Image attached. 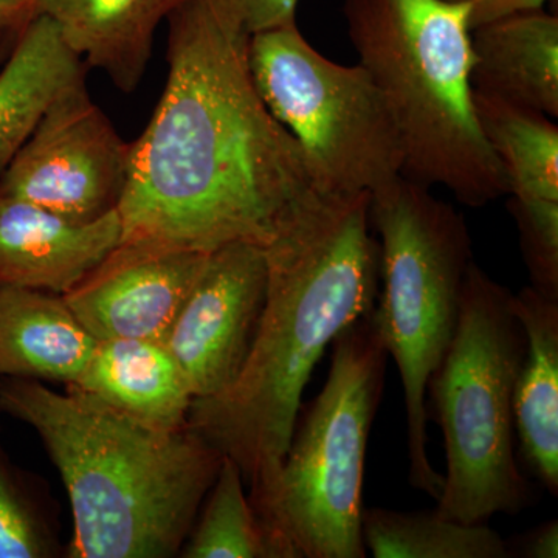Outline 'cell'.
<instances>
[{"label": "cell", "instance_id": "obj_1", "mask_svg": "<svg viewBox=\"0 0 558 558\" xmlns=\"http://www.w3.org/2000/svg\"><path fill=\"white\" fill-rule=\"evenodd\" d=\"M167 86L130 143L121 241L211 253L266 245L312 191L326 189L299 142L260 100L247 33L218 0H180L167 16Z\"/></svg>", "mask_w": 558, "mask_h": 558}, {"label": "cell", "instance_id": "obj_2", "mask_svg": "<svg viewBox=\"0 0 558 558\" xmlns=\"http://www.w3.org/2000/svg\"><path fill=\"white\" fill-rule=\"evenodd\" d=\"M369 202L371 193L318 189L281 219L264 245L266 300L240 376L191 405L189 427L236 462L260 526L312 371L341 330L376 306L380 247Z\"/></svg>", "mask_w": 558, "mask_h": 558}, {"label": "cell", "instance_id": "obj_3", "mask_svg": "<svg viewBox=\"0 0 558 558\" xmlns=\"http://www.w3.org/2000/svg\"><path fill=\"white\" fill-rule=\"evenodd\" d=\"M0 411L35 429L60 472L65 557H179L223 458L194 429L145 427L80 389L13 377H0Z\"/></svg>", "mask_w": 558, "mask_h": 558}, {"label": "cell", "instance_id": "obj_4", "mask_svg": "<svg viewBox=\"0 0 558 558\" xmlns=\"http://www.w3.org/2000/svg\"><path fill=\"white\" fill-rule=\"evenodd\" d=\"M360 64L387 98L402 140V178L484 207L509 194L473 102L468 3L344 0Z\"/></svg>", "mask_w": 558, "mask_h": 558}, {"label": "cell", "instance_id": "obj_5", "mask_svg": "<svg viewBox=\"0 0 558 558\" xmlns=\"http://www.w3.org/2000/svg\"><path fill=\"white\" fill-rule=\"evenodd\" d=\"M513 293L470 264L457 330L429 379L446 444L447 473L435 512L468 524L517 515L531 486L515 454L513 395L526 339Z\"/></svg>", "mask_w": 558, "mask_h": 558}, {"label": "cell", "instance_id": "obj_6", "mask_svg": "<svg viewBox=\"0 0 558 558\" xmlns=\"http://www.w3.org/2000/svg\"><path fill=\"white\" fill-rule=\"evenodd\" d=\"M369 220L384 284L371 318L402 380L410 483L438 499L444 476L428 458L427 391L457 330L472 241L461 213L402 175L371 193Z\"/></svg>", "mask_w": 558, "mask_h": 558}, {"label": "cell", "instance_id": "obj_7", "mask_svg": "<svg viewBox=\"0 0 558 558\" xmlns=\"http://www.w3.org/2000/svg\"><path fill=\"white\" fill-rule=\"evenodd\" d=\"M371 315L333 339L325 387L293 432L263 521L274 558L366 557L363 473L388 357Z\"/></svg>", "mask_w": 558, "mask_h": 558}, {"label": "cell", "instance_id": "obj_8", "mask_svg": "<svg viewBox=\"0 0 558 558\" xmlns=\"http://www.w3.org/2000/svg\"><path fill=\"white\" fill-rule=\"evenodd\" d=\"M248 68L260 100L299 142L326 189L373 193L402 175V140L368 70L318 53L296 22L256 33Z\"/></svg>", "mask_w": 558, "mask_h": 558}, {"label": "cell", "instance_id": "obj_9", "mask_svg": "<svg viewBox=\"0 0 558 558\" xmlns=\"http://www.w3.org/2000/svg\"><path fill=\"white\" fill-rule=\"evenodd\" d=\"M130 170V143L87 94L62 95L0 172V193L61 218L90 223L119 211Z\"/></svg>", "mask_w": 558, "mask_h": 558}, {"label": "cell", "instance_id": "obj_10", "mask_svg": "<svg viewBox=\"0 0 558 558\" xmlns=\"http://www.w3.org/2000/svg\"><path fill=\"white\" fill-rule=\"evenodd\" d=\"M264 247L231 242L213 250L163 341L194 399L218 396L240 376L266 300Z\"/></svg>", "mask_w": 558, "mask_h": 558}, {"label": "cell", "instance_id": "obj_11", "mask_svg": "<svg viewBox=\"0 0 558 558\" xmlns=\"http://www.w3.org/2000/svg\"><path fill=\"white\" fill-rule=\"evenodd\" d=\"M209 253L146 241H120L62 295L97 341L163 343Z\"/></svg>", "mask_w": 558, "mask_h": 558}, {"label": "cell", "instance_id": "obj_12", "mask_svg": "<svg viewBox=\"0 0 558 558\" xmlns=\"http://www.w3.org/2000/svg\"><path fill=\"white\" fill-rule=\"evenodd\" d=\"M120 241L119 211L76 223L0 193V284L65 295Z\"/></svg>", "mask_w": 558, "mask_h": 558}, {"label": "cell", "instance_id": "obj_13", "mask_svg": "<svg viewBox=\"0 0 558 558\" xmlns=\"http://www.w3.org/2000/svg\"><path fill=\"white\" fill-rule=\"evenodd\" d=\"M473 92L558 117V17L523 11L470 32Z\"/></svg>", "mask_w": 558, "mask_h": 558}, {"label": "cell", "instance_id": "obj_14", "mask_svg": "<svg viewBox=\"0 0 558 558\" xmlns=\"http://www.w3.org/2000/svg\"><path fill=\"white\" fill-rule=\"evenodd\" d=\"M121 416L160 432L189 427L194 402L185 374L163 343L98 341L75 385Z\"/></svg>", "mask_w": 558, "mask_h": 558}, {"label": "cell", "instance_id": "obj_15", "mask_svg": "<svg viewBox=\"0 0 558 558\" xmlns=\"http://www.w3.org/2000/svg\"><path fill=\"white\" fill-rule=\"evenodd\" d=\"M180 0H36L86 68L98 69L124 94L137 89L160 22Z\"/></svg>", "mask_w": 558, "mask_h": 558}, {"label": "cell", "instance_id": "obj_16", "mask_svg": "<svg viewBox=\"0 0 558 558\" xmlns=\"http://www.w3.org/2000/svg\"><path fill=\"white\" fill-rule=\"evenodd\" d=\"M97 343L62 295L0 284V377L72 387Z\"/></svg>", "mask_w": 558, "mask_h": 558}, {"label": "cell", "instance_id": "obj_17", "mask_svg": "<svg viewBox=\"0 0 558 558\" xmlns=\"http://www.w3.org/2000/svg\"><path fill=\"white\" fill-rule=\"evenodd\" d=\"M512 307L526 349L513 395L515 436L529 472L558 494V299L527 286Z\"/></svg>", "mask_w": 558, "mask_h": 558}, {"label": "cell", "instance_id": "obj_18", "mask_svg": "<svg viewBox=\"0 0 558 558\" xmlns=\"http://www.w3.org/2000/svg\"><path fill=\"white\" fill-rule=\"evenodd\" d=\"M86 64L46 16L32 21L0 72V172L62 95L84 86Z\"/></svg>", "mask_w": 558, "mask_h": 558}, {"label": "cell", "instance_id": "obj_19", "mask_svg": "<svg viewBox=\"0 0 558 558\" xmlns=\"http://www.w3.org/2000/svg\"><path fill=\"white\" fill-rule=\"evenodd\" d=\"M481 131L501 163L509 194L558 202V128L550 117L473 92Z\"/></svg>", "mask_w": 558, "mask_h": 558}, {"label": "cell", "instance_id": "obj_20", "mask_svg": "<svg viewBox=\"0 0 558 558\" xmlns=\"http://www.w3.org/2000/svg\"><path fill=\"white\" fill-rule=\"evenodd\" d=\"M362 537L376 558H506L508 542L487 523L447 520L435 510L363 509Z\"/></svg>", "mask_w": 558, "mask_h": 558}, {"label": "cell", "instance_id": "obj_21", "mask_svg": "<svg viewBox=\"0 0 558 558\" xmlns=\"http://www.w3.org/2000/svg\"><path fill=\"white\" fill-rule=\"evenodd\" d=\"M183 558H274L266 532L250 505L236 462L223 457L218 476L202 502Z\"/></svg>", "mask_w": 558, "mask_h": 558}, {"label": "cell", "instance_id": "obj_22", "mask_svg": "<svg viewBox=\"0 0 558 558\" xmlns=\"http://www.w3.org/2000/svg\"><path fill=\"white\" fill-rule=\"evenodd\" d=\"M61 550L49 508L0 447V558H53Z\"/></svg>", "mask_w": 558, "mask_h": 558}, {"label": "cell", "instance_id": "obj_23", "mask_svg": "<svg viewBox=\"0 0 558 558\" xmlns=\"http://www.w3.org/2000/svg\"><path fill=\"white\" fill-rule=\"evenodd\" d=\"M509 211L519 227L532 288L558 299V202L512 197Z\"/></svg>", "mask_w": 558, "mask_h": 558}, {"label": "cell", "instance_id": "obj_24", "mask_svg": "<svg viewBox=\"0 0 558 558\" xmlns=\"http://www.w3.org/2000/svg\"><path fill=\"white\" fill-rule=\"evenodd\" d=\"M248 36L295 22L299 0H218Z\"/></svg>", "mask_w": 558, "mask_h": 558}, {"label": "cell", "instance_id": "obj_25", "mask_svg": "<svg viewBox=\"0 0 558 558\" xmlns=\"http://www.w3.org/2000/svg\"><path fill=\"white\" fill-rule=\"evenodd\" d=\"M36 0H0V58L7 60L35 20Z\"/></svg>", "mask_w": 558, "mask_h": 558}, {"label": "cell", "instance_id": "obj_26", "mask_svg": "<svg viewBox=\"0 0 558 558\" xmlns=\"http://www.w3.org/2000/svg\"><path fill=\"white\" fill-rule=\"evenodd\" d=\"M450 2L468 3L470 7V32L487 22L497 21L510 14L523 11L542 10L548 0H450Z\"/></svg>", "mask_w": 558, "mask_h": 558}, {"label": "cell", "instance_id": "obj_27", "mask_svg": "<svg viewBox=\"0 0 558 558\" xmlns=\"http://www.w3.org/2000/svg\"><path fill=\"white\" fill-rule=\"evenodd\" d=\"M519 556L527 558H557L558 557V523L550 520L548 523L526 532L517 542Z\"/></svg>", "mask_w": 558, "mask_h": 558}]
</instances>
